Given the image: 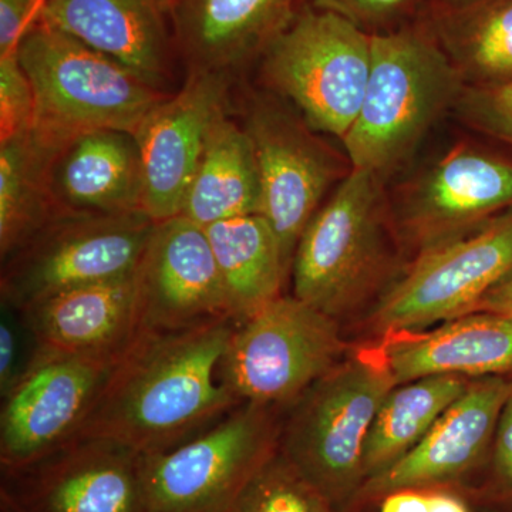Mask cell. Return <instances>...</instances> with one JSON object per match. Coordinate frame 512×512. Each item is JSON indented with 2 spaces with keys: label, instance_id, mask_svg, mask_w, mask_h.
I'll use <instances>...</instances> for the list:
<instances>
[{
  "label": "cell",
  "instance_id": "6da1fadb",
  "mask_svg": "<svg viewBox=\"0 0 512 512\" xmlns=\"http://www.w3.org/2000/svg\"><path fill=\"white\" fill-rule=\"evenodd\" d=\"M235 326L228 319L180 332H137L80 436L156 454L217 423L241 404L221 376Z\"/></svg>",
  "mask_w": 512,
  "mask_h": 512
},
{
  "label": "cell",
  "instance_id": "7a4b0ae2",
  "mask_svg": "<svg viewBox=\"0 0 512 512\" xmlns=\"http://www.w3.org/2000/svg\"><path fill=\"white\" fill-rule=\"evenodd\" d=\"M384 184L352 170L296 245L291 295L338 323L369 312L409 262Z\"/></svg>",
  "mask_w": 512,
  "mask_h": 512
},
{
  "label": "cell",
  "instance_id": "3957f363",
  "mask_svg": "<svg viewBox=\"0 0 512 512\" xmlns=\"http://www.w3.org/2000/svg\"><path fill=\"white\" fill-rule=\"evenodd\" d=\"M466 89L419 22L372 36V66L362 107L343 137L352 170L386 183L433 127L453 114Z\"/></svg>",
  "mask_w": 512,
  "mask_h": 512
},
{
  "label": "cell",
  "instance_id": "277c9868",
  "mask_svg": "<svg viewBox=\"0 0 512 512\" xmlns=\"http://www.w3.org/2000/svg\"><path fill=\"white\" fill-rule=\"evenodd\" d=\"M16 55L35 94L30 136L52 151L92 131L136 136L171 94L43 22L23 37Z\"/></svg>",
  "mask_w": 512,
  "mask_h": 512
},
{
  "label": "cell",
  "instance_id": "5b68a950",
  "mask_svg": "<svg viewBox=\"0 0 512 512\" xmlns=\"http://www.w3.org/2000/svg\"><path fill=\"white\" fill-rule=\"evenodd\" d=\"M396 386L383 348L356 350L289 407L279 451L338 512L366 483L367 434Z\"/></svg>",
  "mask_w": 512,
  "mask_h": 512
},
{
  "label": "cell",
  "instance_id": "8992f818",
  "mask_svg": "<svg viewBox=\"0 0 512 512\" xmlns=\"http://www.w3.org/2000/svg\"><path fill=\"white\" fill-rule=\"evenodd\" d=\"M258 63L268 92L291 104L313 130L343 140L362 107L372 36L305 5Z\"/></svg>",
  "mask_w": 512,
  "mask_h": 512
},
{
  "label": "cell",
  "instance_id": "52a82bcc",
  "mask_svg": "<svg viewBox=\"0 0 512 512\" xmlns=\"http://www.w3.org/2000/svg\"><path fill=\"white\" fill-rule=\"evenodd\" d=\"M512 276V210L419 252L363 316V333L392 339L474 312Z\"/></svg>",
  "mask_w": 512,
  "mask_h": 512
},
{
  "label": "cell",
  "instance_id": "ba28073f",
  "mask_svg": "<svg viewBox=\"0 0 512 512\" xmlns=\"http://www.w3.org/2000/svg\"><path fill=\"white\" fill-rule=\"evenodd\" d=\"M340 323L293 295L239 320L221 376L241 403L289 409L348 356Z\"/></svg>",
  "mask_w": 512,
  "mask_h": 512
},
{
  "label": "cell",
  "instance_id": "9c48e42d",
  "mask_svg": "<svg viewBox=\"0 0 512 512\" xmlns=\"http://www.w3.org/2000/svg\"><path fill=\"white\" fill-rule=\"evenodd\" d=\"M282 409L241 403L184 443L144 457L146 512H229L279 450Z\"/></svg>",
  "mask_w": 512,
  "mask_h": 512
},
{
  "label": "cell",
  "instance_id": "30bf717a",
  "mask_svg": "<svg viewBox=\"0 0 512 512\" xmlns=\"http://www.w3.org/2000/svg\"><path fill=\"white\" fill-rule=\"evenodd\" d=\"M262 188V217L271 225L291 275L293 255L303 231L329 192L350 173L348 156H340L316 136L301 114L274 93L249 99L244 124Z\"/></svg>",
  "mask_w": 512,
  "mask_h": 512
},
{
  "label": "cell",
  "instance_id": "8fae6325",
  "mask_svg": "<svg viewBox=\"0 0 512 512\" xmlns=\"http://www.w3.org/2000/svg\"><path fill=\"white\" fill-rule=\"evenodd\" d=\"M154 225L144 211L57 215L2 262L0 301L25 311L66 289L133 275Z\"/></svg>",
  "mask_w": 512,
  "mask_h": 512
},
{
  "label": "cell",
  "instance_id": "7c38bea8",
  "mask_svg": "<svg viewBox=\"0 0 512 512\" xmlns=\"http://www.w3.org/2000/svg\"><path fill=\"white\" fill-rule=\"evenodd\" d=\"M407 258L512 210V160L461 140L389 194Z\"/></svg>",
  "mask_w": 512,
  "mask_h": 512
},
{
  "label": "cell",
  "instance_id": "4fadbf2b",
  "mask_svg": "<svg viewBox=\"0 0 512 512\" xmlns=\"http://www.w3.org/2000/svg\"><path fill=\"white\" fill-rule=\"evenodd\" d=\"M119 359L40 349L0 409L3 473L32 466L82 434Z\"/></svg>",
  "mask_w": 512,
  "mask_h": 512
},
{
  "label": "cell",
  "instance_id": "5bb4252c",
  "mask_svg": "<svg viewBox=\"0 0 512 512\" xmlns=\"http://www.w3.org/2000/svg\"><path fill=\"white\" fill-rule=\"evenodd\" d=\"M144 457L104 437L80 436L32 466L5 473L13 512H146Z\"/></svg>",
  "mask_w": 512,
  "mask_h": 512
},
{
  "label": "cell",
  "instance_id": "9a60e30c",
  "mask_svg": "<svg viewBox=\"0 0 512 512\" xmlns=\"http://www.w3.org/2000/svg\"><path fill=\"white\" fill-rule=\"evenodd\" d=\"M134 279L138 332H180L234 319L207 231L183 215L156 222Z\"/></svg>",
  "mask_w": 512,
  "mask_h": 512
},
{
  "label": "cell",
  "instance_id": "2e32d148",
  "mask_svg": "<svg viewBox=\"0 0 512 512\" xmlns=\"http://www.w3.org/2000/svg\"><path fill=\"white\" fill-rule=\"evenodd\" d=\"M231 76L188 72L148 114L136 137L143 163V211L154 222L177 217L218 121L228 116Z\"/></svg>",
  "mask_w": 512,
  "mask_h": 512
},
{
  "label": "cell",
  "instance_id": "e0dca14e",
  "mask_svg": "<svg viewBox=\"0 0 512 512\" xmlns=\"http://www.w3.org/2000/svg\"><path fill=\"white\" fill-rule=\"evenodd\" d=\"M511 394L512 382L507 377L471 380L466 392L406 456L366 481L356 501L382 500L384 495L404 488H439L463 477L494 439Z\"/></svg>",
  "mask_w": 512,
  "mask_h": 512
},
{
  "label": "cell",
  "instance_id": "ac0fdd59",
  "mask_svg": "<svg viewBox=\"0 0 512 512\" xmlns=\"http://www.w3.org/2000/svg\"><path fill=\"white\" fill-rule=\"evenodd\" d=\"M42 22L167 92L178 50L158 0H56L47 3Z\"/></svg>",
  "mask_w": 512,
  "mask_h": 512
},
{
  "label": "cell",
  "instance_id": "d6986e66",
  "mask_svg": "<svg viewBox=\"0 0 512 512\" xmlns=\"http://www.w3.org/2000/svg\"><path fill=\"white\" fill-rule=\"evenodd\" d=\"M306 0H181L173 13L175 45L188 72L234 76L259 62Z\"/></svg>",
  "mask_w": 512,
  "mask_h": 512
},
{
  "label": "cell",
  "instance_id": "ffe728a7",
  "mask_svg": "<svg viewBox=\"0 0 512 512\" xmlns=\"http://www.w3.org/2000/svg\"><path fill=\"white\" fill-rule=\"evenodd\" d=\"M49 187L59 214L143 211V163L133 133L82 134L55 151Z\"/></svg>",
  "mask_w": 512,
  "mask_h": 512
},
{
  "label": "cell",
  "instance_id": "44dd1931",
  "mask_svg": "<svg viewBox=\"0 0 512 512\" xmlns=\"http://www.w3.org/2000/svg\"><path fill=\"white\" fill-rule=\"evenodd\" d=\"M22 312L40 349L119 359L138 332L136 279L76 286Z\"/></svg>",
  "mask_w": 512,
  "mask_h": 512
},
{
  "label": "cell",
  "instance_id": "7402d4cb",
  "mask_svg": "<svg viewBox=\"0 0 512 512\" xmlns=\"http://www.w3.org/2000/svg\"><path fill=\"white\" fill-rule=\"evenodd\" d=\"M383 348L394 382L433 375L480 379L512 372V316L470 312L427 333H410Z\"/></svg>",
  "mask_w": 512,
  "mask_h": 512
},
{
  "label": "cell",
  "instance_id": "603a6c76",
  "mask_svg": "<svg viewBox=\"0 0 512 512\" xmlns=\"http://www.w3.org/2000/svg\"><path fill=\"white\" fill-rule=\"evenodd\" d=\"M417 22L466 87L512 82V0H426Z\"/></svg>",
  "mask_w": 512,
  "mask_h": 512
},
{
  "label": "cell",
  "instance_id": "cb8c5ba5",
  "mask_svg": "<svg viewBox=\"0 0 512 512\" xmlns=\"http://www.w3.org/2000/svg\"><path fill=\"white\" fill-rule=\"evenodd\" d=\"M261 214L254 146L244 126L225 116L212 130L180 215L208 228L231 218Z\"/></svg>",
  "mask_w": 512,
  "mask_h": 512
},
{
  "label": "cell",
  "instance_id": "d4e9b609",
  "mask_svg": "<svg viewBox=\"0 0 512 512\" xmlns=\"http://www.w3.org/2000/svg\"><path fill=\"white\" fill-rule=\"evenodd\" d=\"M205 231L237 322L284 295L289 272L275 232L262 215L231 218Z\"/></svg>",
  "mask_w": 512,
  "mask_h": 512
},
{
  "label": "cell",
  "instance_id": "484cf974",
  "mask_svg": "<svg viewBox=\"0 0 512 512\" xmlns=\"http://www.w3.org/2000/svg\"><path fill=\"white\" fill-rule=\"evenodd\" d=\"M470 382L463 376L433 375L394 386L367 434L363 456L366 481L406 456L466 392Z\"/></svg>",
  "mask_w": 512,
  "mask_h": 512
},
{
  "label": "cell",
  "instance_id": "4316f807",
  "mask_svg": "<svg viewBox=\"0 0 512 512\" xmlns=\"http://www.w3.org/2000/svg\"><path fill=\"white\" fill-rule=\"evenodd\" d=\"M55 151L30 133L0 143V258L15 255L55 220L49 164Z\"/></svg>",
  "mask_w": 512,
  "mask_h": 512
},
{
  "label": "cell",
  "instance_id": "83f0119b",
  "mask_svg": "<svg viewBox=\"0 0 512 512\" xmlns=\"http://www.w3.org/2000/svg\"><path fill=\"white\" fill-rule=\"evenodd\" d=\"M229 512H338L281 451L256 471Z\"/></svg>",
  "mask_w": 512,
  "mask_h": 512
},
{
  "label": "cell",
  "instance_id": "f1b7e54d",
  "mask_svg": "<svg viewBox=\"0 0 512 512\" xmlns=\"http://www.w3.org/2000/svg\"><path fill=\"white\" fill-rule=\"evenodd\" d=\"M453 116L471 130L512 148V82L466 87Z\"/></svg>",
  "mask_w": 512,
  "mask_h": 512
},
{
  "label": "cell",
  "instance_id": "f546056e",
  "mask_svg": "<svg viewBox=\"0 0 512 512\" xmlns=\"http://www.w3.org/2000/svg\"><path fill=\"white\" fill-rule=\"evenodd\" d=\"M426 0H306V5L335 13L367 35H383L419 19Z\"/></svg>",
  "mask_w": 512,
  "mask_h": 512
},
{
  "label": "cell",
  "instance_id": "4dcf8cb0",
  "mask_svg": "<svg viewBox=\"0 0 512 512\" xmlns=\"http://www.w3.org/2000/svg\"><path fill=\"white\" fill-rule=\"evenodd\" d=\"M39 350L25 313L0 301V399L25 376Z\"/></svg>",
  "mask_w": 512,
  "mask_h": 512
},
{
  "label": "cell",
  "instance_id": "1f68e13d",
  "mask_svg": "<svg viewBox=\"0 0 512 512\" xmlns=\"http://www.w3.org/2000/svg\"><path fill=\"white\" fill-rule=\"evenodd\" d=\"M35 94L16 52L0 56V143L32 128Z\"/></svg>",
  "mask_w": 512,
  "mask_h": 512
},
{
  "label": "cell",
  "instance_id": "d6a6232c",
  "mask_svg": "<svg viewBox=\"0 0 512 512\" xmlns=\"http://www.w3.org/2000/svg\"><path fill=\"white\" fill-rule=\"evenodd\" d=\"M46 0H0V56L16 52L23 37L42 22Z\"/></svg>",
  "mask_w": 512,
  "mask_h": 512
},
{
  "label": "cell",
  "instance_id": "836d02e7",
  "mask_svg": "<svg viewBox=\"0 0 512 512\" xmlns=\"http://www.w3.org/2000/svg\"><path fill=\"white\" fill-rule=\"evenodd\" d=\"M495 471L512 487V394L504 404L494 434Z\"/></svg>",
  "mask_w": 512,
  "mask_h": 512
},
{
  "label": "cell",
  "instance_id": "e575fe53",
  "mask_svg": "<svg viewBox=\"0 0 512 512\" xmlns=\"http://www.w3.org/2000/svg\"><path fill=\"white\" fill-rule=\"evenodd\" d=\"M380 512H430L429 493L421 488H404L382 498Z\"/></svg>",
  "mask_w": 512,
  "mask_h": 512
},
{
  "label": "cell",
  "instance_id": "d590c367",
  "mask_svg": "<svg viewBox=\"0 0 512 512\" xmlns=\"http://www.w3.org/2000/svg\"><path fill=\"white\" fill-rule=\"evenodd\" d=\"M494 312L512 316V276L503 284L495 286L478 302L474 312Z\"/></svg>",
  "mask_w": 512,
  "mask_h": 512
},
{
  "label": "cell",
  "instance_id": "8d00e7d4",
  "mask_svg": "<svg viewBox=\"0 0 512 512\" xmlns=\"http://www.w3.org/2000/svg\"><path fill=\"white\" fill-rule=\"evenodd\" d=\"M430 512H473L458 495L439 488H429Z\"/></svg>",
  "mask_w": 512,
  "mask_h": 512
},
{
  "label": "cell",
  "instance_id": "74e56055",
  "mask_svg": "<svg viewBox=\"0 0 512 512\" xmlns=\"http://www.w3.org/2000/svg\"><path fill=\"white\" fill-rule=\"evenodd\" d=\"M158 2H160L161 5H163V8L167 10V13L168 15H170L171 18V13H173L175 6H177L178 3L181 2V0H158Z\"/></svg>",
  "mask_w": 512,
  "mask_h": 512
},
{
  "label": "cell",
  "instance_id": "f35d334b",
  "mask_svg": "<svg viewBox=\"0 0 512 512\" xmlns=\"http://www.w3.org/2000/svg\"><path fill=\"white\" fill-rule=\"evenodd\" d=\"M3 512H13L12 510H9L8 507H3Z\"/></svg>",
  "mask_w": 512,
  "mask_h": 512
},
{
  "label": "cell",
  "instance_id": "ab89813d",
  "mask_svg": "<svg viewBox=\"0 0 512 512\" xmlns=\"http://www.w3.org/2000/svg\"><path fill=\"white\" fill-rule=\"evenodd\" d=\"M47 3L56 2V0H46Z\"/></svg>",
  "mask_w": 512,
  "mask_h": 512
}]
</instances>
